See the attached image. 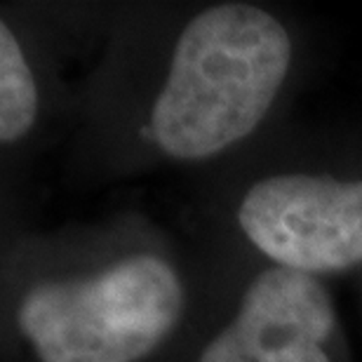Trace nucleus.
I'll list each match as a JSON object with an SVG mask.
<instances>
[{
    "label": "nucleus",
    "instance_id": "1",
    "mask_svg": "<svg viewBox=\"0 0 362 362\" xmlns=\"http://www.w3.org/2000/svg\"><path fill=\"white\" fill-rule=\"evenodd\" d=\"M292 42L262 7L228 3L195 14L181 31L151 134L179 160H205L243 141L285 83Z\"/></svg>",
    "mask_w": 362,
    "mask_h": 362
},
{
    "label": "nucleus",
    "instance_id": "2",
    "mask_svg": "<svg viewBox=\"0 0 362 362\" xmlns=\"http://www.w3.org/2000/svg\"><path fill=\"white\" fill-rule=\"evenodd\" d=\"M184 287L158 257L134 255L94 278L42 282L19 327L40 362H136L175 329Z\"/></svg>",
    "mask_w": 362,
    "mask_h": 362
},
{
    "label": "nucleus",
    "instance_id": "3",
    "mask_svg": "<svg viewBox=\"0 0 362 362\" xmlns=\"http://www.w3.org/2000/svg\"><path fill=\"white\" fill-rule=\"evenodd\" d=\"M238 223L280 269L349 271L362 264V179L266 177L245 193Z\"/></svg>",
    "mask_w": 362,
    "mask_h": 362
},
{
    "label": "nucleus",
    "instance_id": "4",
    "mask_svg": "<svg viewBox=\"0 0 362 362\" xmlns=\"http://www.w3.org/2000/svg\"><path fill=\"white\" fill-rule=\"evenodd\" d=\"M332 299L315 275L275 269L252 280L228 327L198 362H329Z\"/></svg>",
    "mask_w": 362,
    "mask_h": 362
},
{
    "label": "nucleus",
    "instance_id": "5",
    "mask_svg": "<svg viewBox=\"0 0 362 362\" xmlns=\"http://www.w3.org/2000/svg\"><path fill=\"white\" fill-rule=\"evenodd\" d=\"M38 90L17 35L0 24V141L14 144L33 127Z\"/></svg>",
    "mask_w": 362,
    "mask_h": 362
}]
</instances>
